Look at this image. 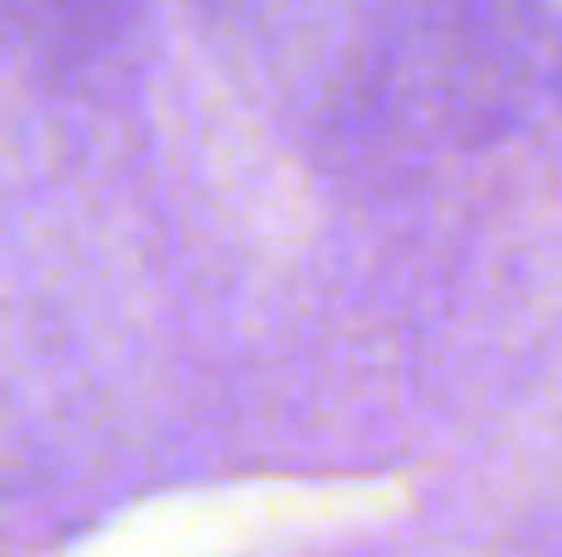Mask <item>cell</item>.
Here are the masks:
<instances>
[{
    "mask_svg": "<svg viewBox=\"0 0 562 557\" xmlns=\"http://www.w3.org/2000/svg\"><path fill=\"white\" fill-rule=\"evenodd\" d=\"M12 7H85V0H12Z\"/></svg>",
    "mask_w": 562,
    "mask_h": 557,
    "instance_id": "cell-1",
    "label": "cell"
}]
</instances>
